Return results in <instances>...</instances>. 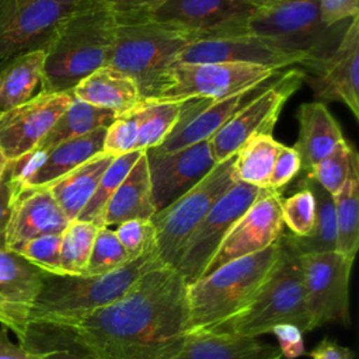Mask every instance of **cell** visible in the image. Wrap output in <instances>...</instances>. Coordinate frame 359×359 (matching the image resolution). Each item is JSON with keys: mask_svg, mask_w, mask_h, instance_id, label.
I'll use <instances>...</instances> for the list:
<instances>
[{"mask_svg": "<svg viewBox=\"0 0 359 359\" xmlns=\"http://www.w3.org/2000/svg\"><path fill=\"white\" fill-rule=\"evenodd\" d=\"M36 327L95 359H157L188 331L187 285L175 269L158 266L108 306Z\"/></svg>", "mask_w": 359, "mask_h": 359, "instance_id": "1", "label": "cell"}, {"mask_svg": "<svg viewBox=\"0 0 359 359\" xmlns=\"http://www.w3.org/2000/svg\"><path fill=\"white\" fill-rule=\"evenodd\" d=\"M115 28V13L98 0H88L66 17L43 46L41 93L72 91L88 74L107 66Z\"/></svg>", "mask_w": 359, "mask_h": 359, "instance_id": "2", "label": "cell"}, {"mask_svg": "<svg viewBox=\"0 0 359 359\" xmlns=\"http://www.w3.org/2000/svg\"><path fill=\"white\" fill-rule=\"evenodd\" d=\"M164 266L156 247L126 265L102 275L45 272L32 303L28 325H59L121 299L149 271Z\"/></svg>", "mask_w": 359, "mask_h": 359, "instance_id": "3", "label": "cell"}, {"mask_svg": "<svg viewBox=\"0 0 359 359\" xmlns=\"http://www.w3.org/2000/svg\"><path fill=\"white\" fill-rule=\"evenodd\" d=\"M279 251L278 238L265 250L230 261L188 285V331L213 328L245 309L271 273Z\"/></svg>", "mask_w": 359, "mask_h": 359, "instance_id": "4", "label": "cell"}, {"mask_svg": "<svg viewBox=\"0 0 359 359\" xmlns=\"http://www.w3.org/2000/svg\"><path fill=\"white\" fill-rule=\"evenodd\" d=\"M279 243L278 261L250 304L209 331L255 338L279 324H293L302 332L311 331L299 254L282 236Z\"/></svg>", "mask_w": 359, "mask_h": 359, "instance_id": "5", "label": "cell"}, {"mask_svg": "<svg viewBox=\"0 0 359 359\" xmlns=\"http://www.w3.org/2000/svg\"><path fill=\"white\" fill-rule=\"evenodd\" d=\"M279 70L247 63H171L160 70L140 91L142 98L219 101L255 88Z\"/></svg>", "mask_w": 359, "mask_h": 359, "instance_id": "6", "label": "cell"}, {"mask_svg": "<svg viewBox=\"0 0 359 359\" xmlns=\"http://www.w3.org/2000/svg\"><path fill=\"white\" fill-rule=\"evenodd\" d=\"M335 27L324 24L320 0H286L258 7L245 20L213 36H254L287 50L306 52L316 60L328 53Z\"/></svg>", "mask_w": 359, "mask_h": 359, "instance_id": "7", "label": "cell"}, {"mask_svg": "<svg viewBox=\"0 0 359 359\" xmlns=\"http://www.w3.org/2000/svg\"><path fill=\"white\" fill-rule=\"evenodd\" d=\"M115 15L116 28L108 66L135 79L140 91L160 70L171 65L177 53L199 39L196 32Z\"/></svg>", "mask_w": 359, "mask_h": 359, "instance_id": "8", "label": "cell"}, {"mask_svg": "<svg viewBox=\"0 0 359 359\" xmlns=\"http://www.w3.org/2000/svg\"><path fill=\"white\" fill-rule=\"evenodd\" d=\"M234 160L236 154L215 164L195 187L150 219L156 233L157 257L164 266L175 269L191 234L237 181Z\"/></svg>", "mask_w": 359, "mask_h": 359, "instance_id": "9", "label": "cell"}, {"mask_svg": "<svg viewBox=\"0 0 359 359\" xmlns=\"http://www.w3.org/2000/svg\"><path fill=\"white\" fill-rule=\"evenodd\" d=\"M306 73L299 69L278 74L275 83L262 87L208 142L215 164L234 156L254 136L272 135V129L289 97L299 90Z\"/></svg>", "mask_w": 359, "mask_h": 359, "instance_id": "10", "label": "cell"}, {"mask_svg": "<svg viewBox=\"0 0 359 359\" xmlns=\"http://www.w3.org/2000/svg\"><path fill=\"white\" fill-rule=\"evenodd\" d=\"M88 0H0V66L41 49L55 28Z\"/></svg>", "mask_w": 359, "mask_h": 359, "instance_id": "11", "label": "cell"}, {"mask_svg": "<svg viewBox=\"0 0 359 359\" xmlns=\"http://www.w3.org/2000/svg\"><path fill=\"white\" fill-rule=\"evenodd\" d=\"M266 189L269 188H258L236 181L213 205L188 238L175 266L187 286L202 278L205 268L229 230Z\"/></svg>", "mask_w": 359, "mask_h": 359, "instance_id": "12", "label": "cell"}, {"mask_svg": "<svg viewBox=\"0 0 359 359\" xmlns=\"http://www.w3.org/2000/svg\"><path fill=\"white\" fill-rule=\"evenodd\" d=\"M311 330L327 323L349 324L352 261L337 251L299 254Z\"/></svg>", "mask_w": 359, "mask_h": 359, "instance_id": "13", "label": "cell"}, {"mask_svg": "<svg viewBox=\"0 0 359 359\" xmlns=\"http://www.w3.org/2000/svg\"><path fill=\"white\" fill-rule=\"evenodd\" d=\"M254 11L255 7L244 0H161L149 8L118 15L196 32L201 39L245 20Z\"/></svg>", "mask_w": 359, "mask_h": 359, "instance_id": "14", "label": "cell"}, {"mask_svg": "<svg viewBox=\"0 0 359 359\" xmlns=\"http://www.w3.org/2000/svg\"><path fill=\"white\" fill-rule=\"evenodd\" d=\"M311 60L306 52L287 50L254 36L230 35L196 39L177 53L171 63H247L280 70Z\"/></svg>", "mask_w": 359, "mask_h": 359, "instance_id": "15", "label": "cell"}, {"mask_svg": "<svg viewBox=\"0 0 359 359\" xmlns=\"http://www.w3.org/2000/svg\"><path fill=\"white\" fill-rule=\"evenodd\" d=\"M309 79L321 102H344L359 118V18H352L331 52L309 62Z\"/></svg>", "mask_w": 359, "mask_h": 359, "instance_id": "16", "label": "cell"}, {"mask_svg": "<svg viewBox=\"0 0 359 359\" xmlns=\"http://www.w3.org/2000/svg\"><path fill=\"white\" fill-rule=\"evenodd\" d=\"M280 192L266 189L233 224L202 276L237 258L262 251L283 234Z\"/></svg>", "mask_w": 359, "mask_h": 359, "instance_id": "17", "label": "cell"}, {"mask_svg": "<svg viewBox=\"0 0 359 359\" xmlns=\"http://www.w3.org/2000/svg\"><path fill=\"white\" fill-rule=\"evenodd\" d=\"M74 98L73 91L38 93L0 114V149L8 161L31 153Z\"/></svg>", "mask_w": 359, "mask_h": 359, "instance_id": "18", "label": "cell"}, {"mask_svg": "<svg viewBox=\"0 0 359 359\" xmlns=\"http://www.w3.org/2000/svg\"><path fill=\"white\" fill-rule=\"evenodd\" d=\"M144 153L156 212L188 192L215 167L208 140L174 151L157 153L149 149Z\"/></svg>", "mask_w": 359, "mask_h": 359, "instance_id": "19", "label": "cell"}, {"mask_svg": "<svg viewBox=\"0 0 359 359\" xmlns=\"http://www.w3.org/2000/svg\"><path fill=\"white\" fill-rule=\"evenodd\" d=\"M45 272L17 251L0 250V324L11 330L20 344L25 338L29 310Z\"/></svg>", "mask_w": 359, "mask_h": 359, "instance_id": "20", "label": "cell"}, {"mask_svg": "<svg viewBox=\"0 0 359 359\" xmlns=\"http://www.w3.org/2000/svg\"><path fill=\"white\" fill-rule=\"evenodd\" d=\"M259 87L244 90L219 101L203 98L185 100L177 125L163 143L151 150L167 153L209 140Z\"/></svg>", "mask_w": 359, "mask_h": 359, "instance_id": "21", "label": "cell"}, {"mask_svg": "<svg viewBox=\"0 0 359 359\" xmlns=\"http://www.w3.org/2000/svg\"><path fill=\"white\" fill-rule=\"evenodd\" d=\"M157 359H282V353L255 337L198 330L185 332Z\"/></svg>", "mask_w": 359, "mask_h": 359, "instance_id": "22", "label": "cell"}, {"mask_svg": "<svg viewBox=\"0 0 359 359\" xmlns=\"http://www.w3.org/2000/svg\"><path fill=\"white\" fill-rule=\"evenodd\" d=\"M69 223L48 187L20 188L7 231V248L15 251L32 238L62 234Z\"/></svg>", "mask_w": 359, "mask_h": 359, "instance_id": "23", "label": "cell"}, {"mask_svg": "<svg viewBox=\"0 0 359 359\" xmlns=\"http://www.w3.org/2000/svg\"><path fill=\"white\" fill-rule=\"evenodd\" d=\"M116 116L118 114L114 111L98 108L77 98H73L69 107L53 123L50 130L36 144V147L17 161H10L13 177L15 180H20L57 144L87 135L98 128H108Z\"/></svg>", "mask_w": 359, "mask_h": 359, "instance_id": "24", "label": "cell"}, {"mask_svg": "<svg viewBox=\"0 0 359 359\" xmlns=\"http://www.w3.org/2000/svg\"><path fill=\"white\" fill-rule=\"evenodd\" d=\"M105 129L98 128L53 147L18 180L21 188L46 187L101 153Z\"/></svg>", "mask_w": 359, "mask_h": 359, "instance_id": "25", "label": "cell"}, {"mask_svg": "<svg viewBox=\"0 0 359 359\" xmlns=\"http://www.w3.org/2000/svg\"><path fill=\"white\" fill-rule=\"evenodd\" d=\"M299 137L293 146L299 153L302 167L310 171L320 160L328 156L344 139L339 123L324 102H304L297 111Z\"/></svg>", "mask_w": 359, "mask_h": 359, "instance_id": "26", "label": "cell"}, {"mask_svg": "<svg viewBox=\"0 0 359 359\" xmlns=\"http://www.w3.org/2000/svg\"><path fill=\"white\" fill-rule=\"evenodd\" d=\"M72 91L74 98L118 115L128 112L142 100L136 80L108 65L88 74Z\"/></svg>", "mask_w": 359, "mask_h": 359, "instance_id": "27", "label": "cell"}, {"mask_svg": "<svg viewBox=\"0 0 359 359\" xmlns=\"http://www.w3.org/2000/svg\"><path fill=\"white\" fill-rule=\"evenodd\" d=\"M156 209L151 199V185L146 153L142 151L125 180L107 203L104 226H118L128 220H150Z\"/></svg>", "mask_w": 359, "mask_h": 359, "instance_id": "28", "label": "cell"}, {"mask_svg": "<svg viewBox=\"0 0 359 359\" xmlns=\"http://www.w3.org/2000/svg\"><path fill=\"white\" fill-rule=\"evenodd\" d=\"M114 156L98 153L73 171L46 185L52 196L72 222L76 220L93 196L104 171L114 161Z\"/></svg>", "mask_w": 359, "mask_h": 359, "instance_id": "29", "label": "cell"}, {"mask_svg": "<svg viewBox=\"0 0 359 359\" xmlns=\"http://www.w3.org/2000/svg\"><path fill=\"white\" fill-rule=\"evenodd\" d=\"M45 49L21 53L0 66V114L35 97L42 83Z\"/></svg>", "mask_w": 359, "mask_h": 359, "instance_id": "30", "label": "cell"}, {"mask_svg": "<svg viewBox=\"0 0 359 359\" xmlns=\"http://www.w3.org/2000/svg\"><path fill=\"white\" fill-rule=\"evenodd\" d=\"M302 184L309 187L316 198V222L311 233L306 237L282 234L283 240L297 252H327L335 251L337 243V224H335V205L334 198L318 182L306 178Z\"/></svg>", "mask_w": 359, "mask_h": 359, "instance_id": "31", "label": "cell"}, {"mask_svg": "<svg viewBox=\"0 0 359 359\" xmlns=\"http://www.w3.org/2000/svg\"><path fill=\"white\" fill-rule=\"evenodd\" d=\"M182 105L184 101L142 98L133 107L137 118L136 150L144 151L160 146L177 125Z\"/></svg>", "mask_w": 359, "mask_h": 359, "instance_id": "32", "label": "cell"}, {"mask_svg": "<svg viewBox=\"0 0 359 359\" xmlns=\"http://www.w3.org/2000/svg\"><path fill=\"white\" fill-rule=\"evenodd\" d=\"M359 165L332 196L335 205V251L353 262L359 245Z\"/></svg>", "mask_w": 359, "mask_h": 359, "instance_id": "33", "label": "cell"}, {"mask_svg": "<svg viewBox=\"0 0 359 359\" xmlns=\"http://www.w3.org/2000/svg\"><path fill=\"white\" fill-rule=\"evenodd\" d=\"M279 147L280 143L272 135H259L247 140L236 153V180L258 188H268Z\"/></svg>", "mask_w": 359, "mask_h": 359, "instance_id": "34", "label": "cell"}, {"mask_svg": "<svg viewBox=\"0 0 359 359\" xmlns=\"http://www.w3.org/2000/svg\"><path fill=\"white\" fill-rule=\"evenodd\" d=\"M140 154L142 150H133L114 158V161L104 171L93 196L77 216V220L90 222L98 227L104 226V213L108 201L121 185V182L125 180Z\"/></svg>", "mask_w": 359, "mask_h": 359, "instance_id": "35", "label": "cell"}, {"mask_svg": "<svg viewBox=\"0 0 359 359\" xmlns=\"http://www.w3.org/2000/svg\"><path fill=\"white\" fill-rule=\"evenodd\" d=\"M98 226L90 222L72 220L62 233L60 268L63 275H84Z\"/></svg>", "mask_w": 359, "mask_h": 359, "instance_id": "36", "label": "cell"}, {"mask_svg": "<svg viewBox=\"0 0 359 359\" xmlns=\"http://www.w3.org/2000/svg\"><path fill=\"white\" fill-rule=\"evenodd\" d=\"M356 165H359L358 153L345 139H342L328 156L307 171V177L318 182L334 196L342 188Z\"/></svg>", "mask_w": 359, "mask_h": 359, "instance_id": "37", "label": "cell"}, {"mask_svg": "<svg viewBox=\"0 0 359 359\" xmlns=\"http://www.w3.org/2000/svg\"><path fill=\"white\" fill-rule=\"evenodd\" d=\"M129 262L126 251L111 227L98 229L84 276L102 275L115 271Z\"/></svg>", "mask_w": 359, "mask_h": 359, "instance_id": "38", "label": "cell"}, {"mask_svg": "<svg viewBox=\"0 0 359 359\" xmlns=\"http://www.w3.org/2000/svg\"><path fill=\"white\" fill-rule=\"evenodd\" d=\"M283 224L293 236L306 237L311 233L316 222V198L309 187L302 188L286 199L280 201Z\"/></svg>", "mask_w": 359, "mask_h": 359, "instance_id": "39", "label": "cell"}, {"mask_svg": "<svg viewBox=\"0 0 359 359\" xmlns=\"http://www.w3.org/2000/svg\"><path fill=\"white\" fill-rule=\"evenodd\" d=\"M21 344L29 349L45 351L43 359H95L86 351L36 325H28Z\"/></svg>", "mask_w": 359, "mask_h": 359, "instance_id": "40", "label": "cell"}, {"mask_svg": "<svg viewBox=\"0 0 359 359\" xmlns=\"http://www.w3.org/2000/svg\"><path fill=\"white\" fill-rule=\"evenodd\" d=\"M137 143V118L133 108L115 118L105 129L102 153L114 157L136 150Z\"/></svg>", "mask_w": 359, "mask_h": 359, "instance_id": "41", "label": "cell"}, {"mask_svg": "<svg viewBox=\"0 0 359 359\" xmlns=\"http://www.w3.org/2000/svg\"><path fill=\"white\" fill-rule=\"evenodd\" d=\"M60 241L62 234L41 236L24 243L15 251L38 268L63 275L60 268Z\"/></svg>", "mask_w": 359, "mask_h": 359, "instance_id": "42", "label": "cell"}, {"mask_svg": "<svg viewBox=\"0 0 359 359\" xmlns=\"http://www.w3.org/2000/svg\"><path fill=\"white\" fill-rule=\"evenodd\" d=\"M114 231L123 250L126 251L129 261L136 259L137 257L156 247V233L151 220H128L118 224L116 230Z\"/></svg>", "mask_w": 359, "mask_h": 359, "instance_id": "43", "label": "cell"}, {"mask_svg": "<svg viewBox=\"0 0 359 359\" xmlns=\"http://www.w3.org/2000/svg\"><path fill=\"white\" fill-rule=\"evenodd\" d=\"M300 168L302 161L296 149L292 146L280 144L271 171L268 188L273 191H280L299 174Z\"/></svg>", "mask_w": 359, "mask_h": 359, "instance_id": "44", "label": "cell"}, {"mask_svg": "<svg viewBox=\"0 0 359 359\" xmlns=\"http://www.w3.org/2000/svg\"><path fill=\"white\" fill-rule=\"evenodd\" d=\"M21 185L13 177L10 163L0 178V250L7 248V231L13 216L14 202Z\"/></svg>", "mask_w": 359, "mask_h": 359, "instance_id": "45", "label": "cell"}, {"mask_svg": "<svg viewBox=\"0 0 359 359\" xmlns=\"http://www.w3.org/2000/svg\"><path fill=\"white\" fill-rule=\"evenodd\" d=\"M278 339V348L285 359H296L304 353L303 332L293 324H279L271 330Z\"/></svg>", "mask_w": 359, "mask_h": 359, "instance_id": "46", "label": "cell"}, {"mask_svg": "<svg viewBox=\"0 0 359 359\" xmlns=\"http://www.w3.org/2000/svg\"><path fill=\"white\" fill-rule=\"evenodd\" d=\"M358 0H320L321 18L325 25L334 27L358 15Z\"/></svg>", "mask_w": 359, "mask_h": 359, "instance_id": "47", "label": "cell"}, {"mask_svg": "<svg viewBox=\"0 0 359 359\" xmlns=\"http://www.w3.org/2000/svg\"><path fill=\"white\" fill-rule=\"evenodd\" d=\"M45 351H35L24 346L22 344H14L8 338V328L1 325L0 328V359H43Z\"/></svg>", "mask_w": 359, "mask_h": 359, "instance_id": "48", "label": "cell"}, {"mask_svg": "<svg viewBox=\"0 0 359 359\" xmlns=\"http://www.w3.org/2000/svg\"><path fill=\"white\" fill-rule=\"evenodd\" d=\"M311 359H353L355 353L348 346L331 339H323L309 352Z\"/></svg>", "mask_w": 359, "mask_h": 359, "instance_id": "49", "label": "cell"}, {"mask_svg": "<svg viewBox=\"0 0 359 359\" xmlns=\"http://www.w3.org/2000/svg\"><path fill=\"white\" fill-rule=\"evenodd\" d=\"M109 7L115 14H129L149 8L161 0H98Z\"/></svg>", "mask_w": 359, "mask_h": 359, "instance_id": "50", "label": "cell"}, {"mask_svg": "<svg viewBox=\"0 0 359 359\" xmlns=\"http://www.w3.org/2000/svg\"><path fill=\"white\" fill-rule=\"evenodd\" d=\"M244 1H247L251 6H254L255 8H258V7H265V6L276 4V3H280V1H286V0H244Z\"/></svg>", "mask_w": 359, "mask_h": 359, "instance_id": "51", "label": "cell"}, {"mask_svg": "<svg viewBox=\"0 0 359 359\" xmlns=\"http://www.w3.org/2000/svg\"><path fill=\"white\" fill-rule=\"evenodd\" d=\"M8 163H10V161L6 158L4 153H3L1 149H0V178H1V175L4 174V171H6L7 165H8Z\"/></svg>", "mask_w": 359, "mask_h": 359, "instance_id": "52", "label": "cell"}]
</instances>
